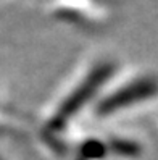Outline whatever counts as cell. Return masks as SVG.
<instances>
[{"label":"cell","instance_id":"cell-1","mask_svg":"<svg viewBox=\"0 0 158 160\" xmlns=\"http://www.w3.org/2000/svg\"><path fill=\"white\" fill-rule=\"evenodd\" d=\"M158 96V79L155 76H142L126 84L124 88L115 92L113 99L107 102L108 112H118L121 108L142 103Z\"/></svg>","mask_w":158,"mask_h":160}]
</instances>
